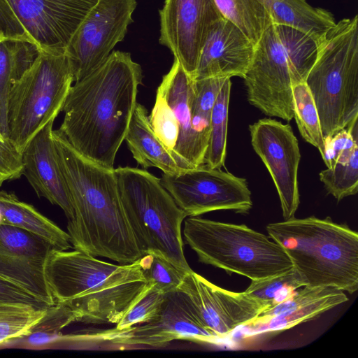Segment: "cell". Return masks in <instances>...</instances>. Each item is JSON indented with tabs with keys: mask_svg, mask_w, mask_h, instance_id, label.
<instances>
[{
	"mask_svg": "<svg viewBox=\"0 0 358 358\" xmlns=\"http://www.w3.org/2000/svg\"><path fill=\"white\" fill-rule=\"evenodd\" d=\"M297 289L288 299L262 311L242 326L244 336L289 329L348 301L344 291L331 286Z\"/></svg>",
	"mask_w": 358,
	"mask_h": 358,
	"instance_id": "cell-18",
	"label": "cell"
},
{
	"mask_svg": "<svg viewBox=\"0 0 358 358\" xmlns=\"http://www.w3.org/2000/svg\"><path fill=\"white\" fill-rule=\"evenodd\" d=\"M252 146L268 171L279 196L284 220L295 217L300 200L299 143L292 128L271 118L249 126Z\"/></svg>",
	"mask_w": 358,
	"mask_h": 358,
	"instance_id": "cell-13",
	"label": "cell"
},
{
	"mask_svg": "<svg viewBox=\"0 0 358 358\" xmlns=\"http://www.w3.org/2000/svg\"><path fill=\"white\" fill-rule=\"evenodd\" d=\"M268 236L292 262L304 286L358 289V234L327 217L292 218L266 226Z\"/></svg>",
	"mask_w": 358,
	"mask_h": 358,
	"instance_id": "cell-4",
	"label": "cell"
},
{
	"mask_svg": "<svg viewBox=\"0 0 358 358\" xmlns=\"http://www.w3.org/2000/svg\"><path fill=\"white\" fill-rule=\"evenodd\" d=\"M292 85L294 117L299 132L304 140L317 148L324 159L326 144L317 108L305 82Z\"/></svg>",
	"mask_w": 358,
	"mask_h": 358,
	"instance_id": "cell-29",
	"label": "cell"
},
{
	"mask_svg": "<svg viewBox=\"0 0 358 358\" xmlns=\"http://www.w3.org/2000/svg\"><path fill=\"white\" fill-rule=\"evenodd\" d=\"M303 286L304 283L302 279L292 268L280 275L251 280L244 293L257 301L264 311L286 300Z\"/></svg>",
	"mask_w": 358,
	"mask_h": 358,
	"instance_id": "cell-30",
	"label": "cell"
},
{
	"mask_svg": "<svg viewBox=\"0 0 358 358\" xmlns=\"http://www.w3.org/2000/svg\"><path fill=\"white\" fill-rule=\"evenodd\" d=\"M182 234L199 261L251 280L282 274L293 264L283 248L269 236L245 224L189 217Z\"/></svg>",
	"mask_w": 358,
	"mask_h": 358,
	"instance_id": "cell-7",
	"label": "cell"
},
{
	"mask_svg": "<svg viewBox=\"0 0 358 358\" xmlns=\"http://www.w3.org/2000/svg\"><path fill=\"white\" fill-rule=\"evenodd\" d=\"M82 336L83 339L119 347H161L175 340L215 343L220 340L203 326L180 290L166 293L160 310L148 322L121 330L112 328Z\"/></svg>",
	"mask_w": 358,
	"mask_h": 358,
	"instance_id": "cell-12",
	"label": "cell"
},
{
	"mask_svg": "<svg viewBox=\"0 0 358 358\" xmlns=\"http://www.w3.org/2000/svg\"><path fill=\"white\" fill-rule=\"evenodd\" d=\"M166 294L151 285L126 312L115 328L121 330L151 320L160 310Z\"/></svg>",
	"mask_w": 358,
	"mask_h": 358,
	"instance_id": "cell-35",
	"label": "cell"
},
{
	"mask_svg": "<svg viewBox=\"0 0 358 358\" xmlns=\"http://www.w3.org/2000/svg\"><path fill=\"white\" fill-rule=\"evenodd\" d=\"M141 66L129 52L113 51L108 58L71 86L58 129L81 155L114 169L143 83Z\"/></svg>",
	"mask_w": 358,
	"mask_h": 358,
	"instance_id": "cell-1",
	"label": "cell"
},
{
	"mask_svg": "<svg viewBox=\"0 0 358 358\" xmlns=\"http://www.w3.org/2000/svg\"><path fill=\"white\" fill-rule=\"evenodd\" d=\"M98 0H8L39 50L65 51L78 27Z\"/></svg>",
	"mask_w": 358,
	"mask_h": 358,
	"instance_id": "cell-17",
	"label": "cell"
},
{
	"mask_svg": "<svg viewBox=\"0 0 358 358\" xmlns=\"http://www.w3.org/2000/svg\"><path fill=\"white\" fill-rule=\"evenodd\" d=\"M0 213L1 223L35 234L50 243L56 250H67L71 248L68 233L13 193L0 191Z\"/></svg>",
	"mask_w": 358,
	"mask_h": 358,
	"instance_id": "cell-25",
	"label": "cell"
},
{
	"mask_svg": "<svg viewBox=\"0 0 358 358\" xmlns=\"http://www.w3.org/2000/svg\"><path fill=\"white\" fill-rule=\"evenodd\" d=\"M178 290L185 294L203 326L219 339L263 311L262 307L244 292L221 288L194 271L187 273Z\"/></svg>",
	"mask_w": 358,
	"mask_h": 358,
	"instance_id": "cell-16",
	"label": "cell"
},
{
	"mask_svg": "<svg viewBox=\"0 0 358 358\" xmlns=\"http://www.w3.org/2000/svg\"><path fill=\"white\" fill-rule=\"evenodd\" d=\"M0 303L22 304L39 309H46L51 306L21 287L1 277H0Z\"/></svg>",
	"mask_w": 358,
	"mask_h": 358,
	"instance_id": "cell-37",
	"label": "cell"
},
{
	"mask_svg": "<svg viewBox=\"0 0 358 358\" xmlns=\"http://www.w3.org/2000/svg\"><path fill=\"white\" fill-rule=\"evenodd\" d=\"M53 245L23 229L0 223V277L50 306L56 303L45 275Z\"/></svg>",
	"mask_w": 358,
	"mask_h": 358,
	"instance_id": "cell-15",
	"label": "cell"
},
{
	"mask_svg": "<svg viewBox=\"0 0 358 358\" xmlns=\"http://www.w3.org/2000/svg\"><path fill=\"white\" fill-rule=\"evenodd\" d=\"M5 38V37L3 36V34H2V33L1 32V31H0V41H1L2 38Z\"/></svg>",
	"mask_w": 358,
	"mask_h": 358,
	"instance_id": "cell-39",
	"label": "cell"
},
{
	"mask_svg": "<svg viewBox=\"0 0 358 358\" xmlns=\"http://www.w3.org/2000/svg\"><path fill=\"white\" fill-rule=\"evenodd\" d=\"M270 15L273 23L299 29L317 43L336 21L332 13L315 8L306 0H257Z\"/></svg>",
	"mask_w": 358,
	"mask_h": 358,
	"instance_id": "cell-24",
	"label": "cell"
},
{
	"mask_svg": "<svg viewBox=\"0 0 358 358\" xmlns=\"http://www.w3.org/2000/svg\"><path fill=\"white\" fill-rule=\"evenodd\" d=\"M138 260L114 264L80 250L54 249L45 275L56 301L69 305L78 322L116 324L151 286Z\"/></svg>",
	"mask_w": 358,
	"mask_h": 358,
	"instance_id": "cell-3",
	"label": "cell"
},
{
	"mask_svg": "<svg viewBox=\"0 0 358 358\" xmlns=\"http://www.w3.org/2000/svg\"><path fill=\"white\" fill-rule=\"evenodd\" d=\"M320 181L328 192L338 201L358 192V148L350 158L335 163L319 173Z\"/></svg>",
	"mask_w": 358,
	"mask_h": 358,
	"instance_id": "cell-31",
	"label": "cell"
},
{
	"mask_svg": "<svg viewBox=\"0 0 358 358\" xmlns=\"http://www.w3.org/2000/svg\"><path fill=\"white\" fill-rule=\"evenodd\" d=\"M222 16L238 27L255 45L264 31L273 23L257 0H214Z\"/></svg>",
	"mask_w": 358,
	"mask_h": 358,
	"instance_id": "cell-28",
	"label": "cell"
},
{
	"mask_svg": "<svg viewBox=\"0 0 358 358\" xmlns=\"http://www.w3.org/2000/svg\"><path fill=\"white\" fill-rule=\"evenodd\" d=\"M1 213H0V223H1Z\"/></svg>",
	"mask_w": 358,
	"mask_h": 358,
	"instance_id": "cell-40",
	"label": "cell"
},
{
	"mask_svg": "<svg viewBox=\"0 0 358 358\" xmlns=\"http://www.w3.org/2000/svg\"><path fill=\"white\" fill-rule=\"evenodd\" d=\"M124 141L136 162L144 169L155 167L163 173L185 171L155 136L145 107L137 103Z\"/></svg>",
	"mask_w": 358,
	"mask_h": 358,
	"instance_id": "cell-22",
	"label": "cell"
},
{
	"mask_svg": "<svg viewBox=\"0 0 358 358\" xmlns=\"http://www.w3.org/2000/svg\"><path fill=\"white\" fill-rule=\"evenodd\" d=\"M157 92L164 98L178 123L179 136L173 149L177 163L185 170L202 166L205 155L201 150L192 128L194 80L174 59Z\"/></svg>",
	"mask_w": 358,
	"mask_h": 358,
	"instance_id": "cell-21",
	"label": "cell"
},
{
	"mask_svg": "<svg viewBox=\"0 0 358 358\" xmlns=\"http://www.w3.org/2000/svg\"><path fill=\"white\" fill-rule=\"evenodd\" d=\"M317 42L294 27L271 23L255 46L243 78L249 103L265 115L294 117L293 84L305 82L317 56Z\"/></svg>",
	"mask_w": 358,
	"mask_h": 358,
	"instance_id": "cell-5",
	"label": "cell"
},
{
	"mask_svg": "<svg viewBox=\"0 0 358 358\" xmlns=\"http://www.w3.org/2000/svg\"><path fill=\"white\" fill-rule=\"evenodd\" d=\"M39 53L36 44L27 37L0 41V134L8 138L9 96L14 83L31 66Z\"/></svg>",
	"mask_w": 358,
	"mask_h": 358,
	"instance_id": "cell-23",
	"label": "cell"
},
{
	"mask_svg": "<svg viewBox=\"0 0 358 358\" xmlns=\"http://www.w3.org/2000/svg\"><path fill=\"white\" fill-rule=\"evenodd\" d=\"M52 136L73 209L67 224L73 248L120 264L136 262L144 253L124 212L115 169L81 155L59 129Z\"/></svg>",
	"mask_w": 358,
	"mask_h": 358,
	"instance_id": "cell-2",
	"label": "cell"
},
{
	"mask_svg": "<svg viewBox=\"0 0 358 358\" xmlns=\"http://www.w3.org/2000/svg\"><path fill=\"white\" fill-rule=\"evenodd\" d=\"M122 203L142 252L161 255L187 272L193 271L184 255L182 223L187 215L160 179L129 166L114 169Z\"/></svg>",
	"mask_w": 358,
	"mask_h": 358,
	"instance_id": "cell-8",
	"label": "cell"
},
{
	"mask_svg": "<svg viewBox=\"0 0 358 358\" xmlns=\"http://www.w3.org/2000/svg\"><path fill=\"white\" fill-rule=\"evenodd\" d=\"M73 82L65 51L42 50L14 83L8 101V138L21 153L62 111Z\"/></svg>",
	"mask_w": 358,
	"mask_h": 358,
	"instance_id": "cell-9",
	"label": "cell"
},
{
	"mask_svg": "<svg viewBox=\"0 0 358 358\" xmlns=\"http://www.w3.org/2000/svg\"><path fill=\"white\" fill-rule=\"evenodd\" d=\"M78 322V315L66 303L57 301L47 308L44 315L24 335L8 343L23 348L45 347L61 338V331L72 322Z\"/></svg>",
	"mask_w": 358,
	"mask_h": 358,
	"instance_id": "cell-26",
	"label": "cell"
},
{
	"mask_svg": "<svg viewBox=\"0 0 358 358\" xmlns=\"http://www.w3.org/2000/svg\"><path fill=\"white\" fill-rule=\"evenodd\" d=\"M46 310L22 304L0 303V345L27 334Z\"/></svg>",
	"mask_w": 358,
	"mask_h": 358,
	"instance_id": "cell-32",
	"label": "cell"
},
{
	"mask_svg": "<svg viewBox=\"0 0 358 358\" xmlns=\"http://www.w3.org/2000/svg\"><path fill=\"white\" fill-rule=\"evenodd\" d=\"M159 17V43L193 78L208 33L224 17L214 0H165Z\"/></svg>",
	"mask_w": 358,
	"mask_h": 358,
	"instance_id": "cell-14",
	"label": "cell"
},
{
	"mask_svg": "<svg viewBox=\"0 0 358 358\" xmlns=\"http://www.w3.org/2000/svg\"><path fill=\"white\" fill-rule=\"evenodd\" d=\"M138 261L148 282L164 293L178 290L189 273L153 252L145 254Z\"/></svg>",
	"mask_w": 358,
	"mask_h": 358,
	"instance_id": "cell-33",
	"label": "cell"
},
{
	"mask_svg": "<svg viewBox=\"0 0 358 358\" xmlns=\"http://www.w3.org/2000/svg\"><path fill=\"white\" fill-rule=\"evenodd\" d=\"M305 83L314 99L324 139L358 117V16L344 18L318 42Z\"/></svg>",
	"mask_w": 358,
	"mask_h": 358,
	"instance_id": "cell-6",
	"label": "cell"
},
{
	"mask_svg": "<svg viewBox=\"0 0 358 358\" xmlns=\"http://www.w3.org/2000/svg\"><path fill=\"white\" fill-rule=\"evenodd\" d=\"M160 182L187 217L215 210L247 214L252 207L245 178L205 165L178 173H163Z\"/></svg>",
	"mask_w": 358,
	"mask_h": 358,
	"instance_id": "cell-10",
	"label": "cell"
},
{
	"mask_svg": "<svg viewBox=\"0 0 358 358\" xmlns=\"http://www.w3.org/2000/svg\"><path fill=\"white\" fill-rule=\"evenodd\" d=\"M255 45L229 20L222 17L211 28L201 49L193 79L244 78Z\"/></svg>",
	"mask_w": 358,
	"mask_h": 358,
	"instance_id": "cell-19",
	"label": "cell"
},
{
	"mask_svg": "<svg viewBox=\"0 0 358 358\" xmlns=\"http://www.w3.org/2000/svg\"><path fill=\"white\" fill-rule=\"evenodd\" d=\"M54 122H48L22 151V175L38 197L60 207L69 221L73 217V209L57 159Z\"/></svg>",
	"mask_w": 358,
	"mask_h": 358,
	"instance_id": "cell-20",
	"label": "cell"
},
{
	"mask_svg": "<svg viewBox=\"0 0 358 358\" xmlns=\"http://www.w3.org/2000/svg\"><path fill=\"white\" fill-rule=\"evenodd\" d=\"M0 31L5 38H29L8 0H0Z\"/></svg>",
	"mask_w": 358,
	"mask_h": 358,
	"instance_id": "cell-38",
	"label": "cell"
},
{
	"mask_svg": "<svg viewBox=\"0 0 358 358\" xmlns=\"http://www.w3.org/2000/svg\"><path fill=\"white\" fill-rule=\"evenodd\" d=\"M149 121L155 136L176 160L173 149L179 136L178 123L173 110L157 92Z\"/></svg>",
	"mask_w": 358,
	"mask_h": 358,
	"instance_id": "cell-34",
	"label": "cell"
},
{
	"mask_svg": "<svg viewBox=\"0 0 358 358\" xmlns=\"http://www.w3.org/2000/svg\"><path fill=\"white\" fill-rule=\"evenodd\" d=\"M136 6V0H98L90 10L65 49L74 82L103 63L124 39Z\"/></svg>",
	"mask_w": 358,
	"mask_h": 358,
	"instance_id": "cell-11",
	"label": "cell"
},
{
	"mask_svg": "<svg viewBox=\"0 0 358 358\" xmlns=\"http://www.w3.org/2000/svg\"><path fill=\"white\" fill-rule=\"evenodd\" d=\"M231 87V78H227L211 111L210 136L203 164L210 169H221L225 162Z\"/></svg>",
	"mask_w": 358,
	"mask_h": 358,
	"instance_id": "cell-27",
	"label": "cell"
},
{
	"mask_svg": "<svg viewBox=\"0 0 358 358\" xmlns=\"http://www.w3.org/2000/svg\"><path fill=\"white\" fill-rule=\"evenodd\" d=\"M22 170V153L9 138L0 134V186L6 180L20 178Z\"/></svg>",
	"mask_w": 358,
	"mask_h": 358,
	"instance_id": "cell-36",
	"label": "cell"
}]
</instances>
